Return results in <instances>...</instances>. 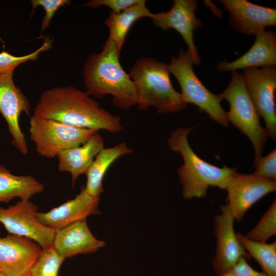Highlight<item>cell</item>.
<instances>
[{
	"label": "cell",
	"mask_w": 276,
	"mask_h": 276,
	"mask_svg": "<svg viewBox=\"0 0 276 276\" xmlns=\"http://www.w3.org/2000/svg\"><path fill=\"white\" fill-rule=\"evenodd\" d=\"M220 276H236L231 271H228L226 272L220 274Z\"/></svg>",
	"instance_id": "32"
},
{
	"label": "cell",
	"mask_w": 276,
	"mask_h": 276,
	"mask_svg": "<svg viewBox=\"0 0 276 276\" xmlns=\"http://www.w3.org/2000/svg\"><path fill=\"white\" fill-rule=\"evenodd\" d=\"M105 244L104 241L95 238L84 220L56 231L52 246L65 259L94 252Z\"/></svg>",
	"instance_id": "17"
},
{
	"label": "cell",
	"mask_w": 276,
	"mask_h": 276,
	"mask_svg": "<svg viewBox=\"0 0 276 276\" xmlns=\"http://www.w3.org/2000/svg\"><path fill=\"white\" fill-rule=\"evenodd\" d=\"M33 114L81 128L118 133L120 118L100 107L86 92L73 86L55 87L42 92Z\"/></svg>",
	"instance_id": "1"
},
{
	"label": "cell",
	"mask_w": 276,
	"mask_h": 276,
	"mask_svg": "<svg viewBox=\"0 0 276 276\" xmlns=\"http://www.w3.org/2000/svg\"><path fill=\"white\" fill-rule=\"evenodd\" d=\"M194 60L188 49H180L178 56H172L168 65L170 73L177 79L181 95L187 103L198 106L201 111L224 127L228 125L226 111L221 106L219 96L209 90L198 78L193 70Z\"/></svg>",
	"instance_id": "6"
},
{
	"label": "cell",
	"mask_w": 276,
	"mask_h": 276,
	"mask_svg": "<svg viewBox=\"0 0 276 276\" xmlns=\"http://www.w3.org/2000/svg\"><path fill=\"white\" fill-rule=\"evenodd\" d=\"M229 208L234 219L240 221L247 210L267 194L276 190V180L253 174L235 171L225 188Z\"/></svg>",
	"instance_id": "10"
},
{
	"label": "cell",
	"mask_w": 276,
	"mask_h": 276,
	"mask_svg": "<svg viewBox=\"0 0 276 276\" xmlns=\"http://www.w3.org/2000/svg\"><path fill=\"white\" fill-rule=\"evenodd\" d=\"M220 210L221 214L215 217L216 252L212 261L219 275L231 270L241 258H250L235 232V219L227 205L221 206Z\"/></svg>",
	"instance_id": "12"
},
{
	"label": "cell",
	"mask_w": 276,
	"mask_h": 276,
	"mask_svg": "<svg viewBox=\"0 0 276 276\" xmlns=\"http://www.w3.org/2000/svg\"><path fill=\"white\" fill-rule=\"evenodd\" d=\"M0 276H7L4 274H3V273H2L1 272H0ZM22 276H31L30 274L29 273V274H25V275H22Z\"/></svg>",
	"instance_id": "33"
},
{
	"label": "cell",
	"mask_w": 276,
	"mask_h": 276,
	"mask_svg": "<svg viewBox=\"0 0 276 276\" xmlns=\"http://www.w3.org/2000/svg\"><path fill=\"white\" fill-rule=\"evenodd\" d=\"M168 65L153 58L137 60L131 67L129 76L136 93V105L140 110L154 107L159 113L177 112L187 104L173 87Z\"/></svg>",
	"instance_id": "4"
},
{
	"label": "cell",
	"mask_w": 276,
	"mask_h": 276,
	"mask_svg": "<svg viewBox=\"0 0 276 276\" xmlns=\"http://www.w3.org/2000/svg\"><path fill=\"white\" fill-rule=\"evenodd\" d=\"M43 189L44 185L35 177L13 175L0 165V202H8L15 197H19L21 200H29Z\"/></svg>",
	"instance_id": "22"
},
{
	"label": "cell",
	"mask_w": 276,
	"mask_h": 276,
	"mask_svg": "<svg viewBox=\"0 0 276 276\" xmlns=\"http://www.w3.org/2000/svg\"><path fill=\"white\" fill-rule=\"evenodd\" d=\"M254 174L276 180V150L273 149L265 156H262L254 167Z\"/></svg>",
	"instance_id": "28"
},
{
	"label": "cell",
	"mask_w": 276,
	"mask_h": 276,
	"mask_svg": "<svg viewBox=\"0 0 276 276\" xmlns=\"http://www.w3.org/2000/svg\"><path fill=\"white\" fill-rule=\"evenodd\" d=\"M52 46L51 40L47 38L39 48L28 55L16 56L3 51L0 53V74L14 73L15 69L20 64L37 59L41 53L48 51Z\"/></svg>",
	"instance_id": "26"
},
{
	"label": "cell",
	"mask_w": 276,
	"mask_h": 276,
	"mask_svg": "<svg viewBox=\"0 0 276 276\" xmlns=\"http://www.w3.org/2000/svg\"><path fill=\"white\" fill-rule=\"evenodd\" d=\"M116 43L107 39L100 53L90 55L83 66L86 92L95 98L109 94L113 105L128 110L136 105L134 84L120 64Z\"/></svg>",
	"instance_id": "2"
},
{
	"label": "cell",
	"mask_w": 276,
	"mask_h": 276,
	"mask_svg": "<svg viewBox=\"0 0 276 276\" xmlns=\"http://www.w3.org/2000/svg\"><path fill=\"white\" fill-rule=\"evenodd\" d=\"M36 242L9 234L0 238V271L7 276H22L30 270L42 251Z\"/></svg>",
	"instance_id": "14"
},
{
	"label": "cell",
	"mask_w": 276,
	"mask_h": 276,
	"mask_svg": "<svg viewBox=\"0 0 276 276\" xmlns=\"http://www.w3.org/2000/svg\"><path fill=\"white\" fill-rule=\"evenodd\" d=\"M14 73L0 74V112L5 119L13 145L22 154L28 148L19 124L22 112L29 114L30 102L13 81Z\"/></svg>",
	"instance_id": "11"
},
{
	"label": "cell",
	"mask_w": 276,
	"mask_h": 276,
	"mask_svg": "<svg viewBox=\"0 0 276 276\" xmlns=\"http://www.w3.org/2000/svg\"><path fill=\"white\" fill-rule=\"evenodd\" d=\"M242 75L248 95L264 119L268 136L275 140V66L245 68Z\"/></svg>",
	"instance_id": "8"
},
{
	"label": "cell",
	"mask_w": 276,
	"mask_h": 276,
	"mask_svg": "<svg viewBox=\"0 0 276 276\" xmlns=\"http://www.w3.org/2000/svg\"><path fill=\"white\" fill-rule=\"evenodd\" d=\"M246 260L241 258L230 271L236 276H268L264 272H259L252 268Z\"/></svg>",
	"instance_id": "30"
},
{
	"label": "cell",
	"mask_w": 276,
	"mask_h": 276,
	"mask_svg": "<svg viewBox=\"0 0 276 276\" xmlns=\"http://www.w3.org/2000/svg\"><path fill=\"white\" fill-rule=\"evenodd\" d=\"M133 149L123 142L106 148H103L95 157L86 171V192L94 197H100L103 192L104 177L114 162L121 156L129 154Z\"/></svg>",
	"instance_id": "20"
},
{
	"label": "cell",
	"mask_w": 276,
	"mask_h": 276,
	"mask_svg": "<svg viewBox=\"0 0 276 276\" xmlns=\"http://www.w3.org/2000/svg\"><path fill=\"white\" fill-rule=\"evenodd\" d=\"M141 0H92L84 5V7L98 8L106 6L111 12L118 13L124 10L140 3Z\"/></svg>",
	"instance_id": "29"
},
{
	"label": "cell",
	"mask_w": 276,
	"mask_h": 276,
	"mask_svg": "<svg viewBox=\"0 0 276 276\" xmlns=\"http://www.w3.org/2000/svg\"><path fill=\"white\" fill-rule=\"evenodd\" d=\"M0 272H1V271H0Z\"/></svg>",
	"instance_id": "34"
},
{
	"label": "cell",
	"mask_w": 276,
	"mask_h": 276,
	"mask_svg": "<svg viewBox=\"0 0 276 276\" xmlns=\"http://www.w3.org/2000/svg\"><path fill=\"white\" fill-rule=\"evenodd\" d=\"M37 153L54 158L62 151L84 143L99 131L76 127L33 114L29 128Z\"/></svg>",
	"instance_id": "7"
},
{
	"label": "cell",
	"mask_w": 276,
	"mask_h": 276,
	"mask_svg": "<svg viewBox=\"0 0 276 276\" xmlns=\"http://www.w3.org/2000/svg\"><path fill=\"white\" fill-rule=\"evenodd\" d=\"M31 2L32 6V15L37 6H41L45 11V15L41 25V33L48 28L57 10L70 3L69 0H32Z\"/></svg>",
	"instance_id": "27"
},
{
	"label": "cell",
	"mask_w": 276,
	"mask_h": 276,
	"mask_svg": "<svg viewBox=\"0 0 276 276\" xmlns=\"http://www.w3.org/2000/svg\"><path fill=\"white\" fill-rule=\"evenodd\" d=\"M37 206L29 200H20L7 208L0 206V223L10 234L28 238L41 248L51 247L55 231L37 219Z\"/></svg>",
	"instance_id": "9"
},
{
	"label": "cell",
	"mask_w": 276,
	"mask_h": 276,
	"mask_svg": "<svg viewBox=\"0 0 276 276\" xmlns=\"http://www.w3.org/2000/svg\"><path fill=\"white\" fill-rule=\"evenodd\" d=\"M193 128L180 127L174 130L167 140L170 149L179 152L183 164L177 170L182 185V195L186 199L204 197L209 187L225 190L236 168L212 165L199 157L191 147L188 134Z\"/></svg>",
	"instance_id": "3"
},
{
	"label": "cell",
	"mask_w": 276,
	"mask_h": 276,
	"mask_svg": "<svg viewBox=\"0 0 276 276\" xmlns=\"http://www.w3.org/2000/svg\"><path fill=\"white\" fill-rule=\"evenodd\" d=\"M198 2L196 0H174L171 8L167 12L152 13L150 18L154 25L164 31L173 29L182 36L192 54L194 64L200 59L194 44L193 32L202 26L195 14Z\"/></svg>",
	"instance_id": "13"
},
{
	"label": "cell",
	"mask_w": 276,
	"mask_h": 276,
	"mask_svg": "<svg viewBox=\"0 0 276 276\" xmlns=\"http://www.w3.org/2000/svg\"><path fill=\"white\" fill-rule=\"evenodd\" d=\"M99 202L100 197L90 196L82 186L80 192L74 199L48 212H37L36 217L41 224L56 232L86 220L89 215L100 214Z\"/></svg>",
	"instance_id": "16"
},
{
	"label": "cell",
	"mask_w": 276,
	"mask_h": 276,
	"mask_svg": "<svg viewBox=\"0 0 276 276\" xmlns=\"http://www.w3.org/2000/svg\"><path fill=\"white\" fill-rule=\"evenodd\" d=\"M276 234V201L274 200L256 226L245 236L262 243Z\"/></svg>",
	"instance_id": "25"
},
{
	"label": "cell",
	"mask_w": 276,
	"mask_h": 276,
	"mask_svg": "<svg viewBox=\"0 0 276 276\" xmlns=\"http://www.w3.org/2000/svg\"><path fill=\"white\" fill-rule=\"evenodd\" d=\"M152 12L147 8L146 1H141L122 12L116 13L109 12L105 20V25L109 29L108 39L113 41L120 53L125 43L127 34L132 25L143 17L150 18Z\"/></svg>",
	"instance_id": "21"
},
{
	"label": "cell",
	"mask_w": 276,
	"mask_h": 276,
	"mask_svg": "<svg viewBox=\"0 0 276 276\" xmlns=\"http://www.w3.org/2000/svg\"><path fill=\"white\" fill-rule=\"evenodd\" d=\"M204 3L210 8L214 15L219 17H221V11L213 3L210 1H204Z\"/></svg>",
	"instance_id": "31"
},
{
	"label": "cell",
	"mask_w": 276,
	"mask_h": 276,
	"mask_svg": "<svg viewBox=\"0 0 276 276\" xmlns=\"http://www.w3.org/2000/svg\"><path fill=\"white\" fill-rule=\"evenodd\" d=\"M64 260L53 246L43 248L32 266L29 274L31 276H57Z\"/></svg>",
	"instance_id": "24"
},
{
	"label": "cell",
	"mask_w": 276,
	"mask_h": 276,
	"mask_svg": "<svg viewBox=\"0 0 276 276\" xmlns=\"http://www.w3.org/2000/svg\"><path fill=\"white\" fill-rule=\"evenodd\" d=\"M255 41L249 50L232 62L225 60L218 63L220 72L251 67L276 65V33L264 30L255 35Z\"/></svg>",
	"instance_id": "18"
},
{
	"label": "cell",
	"mask_w": 276,
	"mask_h": 276,
	"mask_svg": "<svg viewBox=\"0 0 276 276\" xmlns=\"http://www.w3.org/2000/svg\"><path fill=\"white\" fill-rule=\"evenodd\" d=\"M104 148V140L98 133L84 143L60 152L57 155L58 170L71 173L73 187L78 177L86 173L95 157Z\"/></svg>",
	"instance_id": "19"
},
{
	"label": "cell",
	"mask_w": 276,
	"mask_h": 276,
	"mask_svg": "<svg viewBox=\"0 0 276 276\" xmlns=\"http://www.w3.org/2000/svg\"><path fill=\"white\" fill-rule=\"evenodd\" d=\"M232 77L225 90L218 95L229 104L226 112L228 122L250 140L254 150L253 167L262 157L268 135L260 122V116L247 92L243 75L232 71Z\"/></svg>",
	"instance_id": "5"
},
{
	"label": "cell",
	"mask_w": 276,
	"mask_h": 276,
	"mask_svg": "<svg viewBox=\"0 0 276 276\" xmlns=\"http://www.w3.org/2000/svg\"><path fill=\"white\" fill-rule=\"evenodd\" d=\"M229 13L231 27L247 35H255L265 28L276 25V9L257 5L246 0H219Z\"/></svg>",
	"instance_id": "15"
},
{
	"label": "cell",
	"mask_w": 276,
	"mask_h": 276,
	"mask_svg": "<svg viewBox=\"0 0 276 276\" xmlns=\"http://www.w3.org/2000/svg\"><path fill=\"white\" fill-rule=\"evenodd\" d=\"M237 235L250 258L256 260L263 272L268 276H276V242L268 244L251 240L240 233Z\"/></svg>",
	"instance_id": "23"
}]
</instances>
